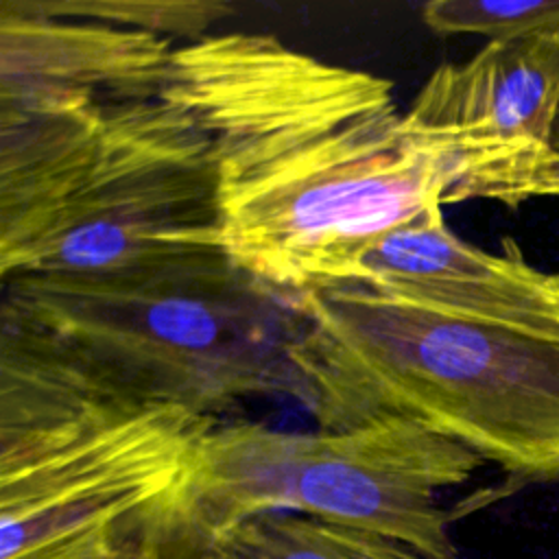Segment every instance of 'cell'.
<instances>
[{"instance_id": "8992f818", "label": "cell", "mask_w": 559, "mask_h": 559, "mask_svg": "<svg viewBox=\"0 0 559 559\" xmlns=\"http://www.w3.org/2000/svg\"><path fill=\"white\" fill-rule=\"evenodd\" d=\"M483 459L413 421L284 432L216 424L166 504L170 528L194 548L260 513H297L373 531L454 559L441 491L463 485Z\"/></svg>"}, {"instance_id": "30bf717a", "label": "cell", "mask_w": 559, "mask_h": 559, "mask_svg": "<svg viewBox=\"0 0 559 559\" xmlns=\"http://www.w3.org/2000/svg\"><path fill=\"white\" fill-rule=\"evenodd\" d=\"M207 550L218 559H428L395 537L282 511L234 524Z\"/></svg>"}, {"instance_id": "9c48e42d", "label": "cell", "mask_w": 559, "mask_h": 559, "mask_svg": "<svg viewBox=\"0 0 559 559\" xmlns=\"http://www.w3.org/2000/svg\"><path fill=\"white\" fill-rule=\"evenodd\" d=\"M175 44L0 2V111L162 94Z\"/></svg>"}, {"instance_id": "5bb4252c", "label": "cell", "mask_w": 559, "mask_h": 559, "mask_svg": "<svg viewBox=\"0 0 559 559\" xmlns=\"http://www.w3.org/2000/svg\"><path fill=\"white\" fill-rule=\"evenodd\" d=\"M168 559H218L210 550H186V548H175Z\"/></svg>"}, {"instance_id": "277c9868", "label": "cell", "mask_w": 559, "mask_h": 559, "mask_svg": "<svg viewBox=\"0 0 559 559\" xmlns=\"http://www.w3.org/2000/svg\"><path fill=\"white\" fill-rule=\"evenodd\" d=\"M216 424L124 395L2 321L0 559H92L138 537Z\"/></svg>"}, {"instance_id": "5b68a950", "label": "cell", "mask_w": 559, "mask_h": 559, "mask_svg": "<svg viewBox=\"0 0 559 559\" xmlns=\"http://www.w3.org/2000/svg\"><path fill=\"white\" fill-rule=\"evenodd\" d=\"M0 314L135 400L216 417L247 397L297 391L295 297L227 253L122 275L9 277Z\"/></svg>"}, {"instance_id": "6da1fadb", "label": "cell", "mask_w": 559, "mask_h": 559, "mask_svg": "<svg viewBox=\"0 0 559 559\" xmlns=\"http://www.w3.org/2000/svg\"><path fill=\"white\" fill-rule=\"evenodd\" d=\"M164 90L210 140L225 253L286 297L358 284L382 236L445 205L378 74L229 33L179 44Z\"/></svg>"}, {"instance_id": "9a60e30c", "label": "cell", "mask_w": 559, "mask_h": 559, "mask_svg": "<svg viewBox=\"0 0 559 559\" xmlns=\"http://www.w3.org/2000/svg\"><path fill=\"white\" fill-rule=\"evenodd\" d=\"M552 146L559 151V111L555 118V127H552Z\"/></svg>"}, {"instance_id": "ba28073f", "label": "cell", "mask_w": 559, "mask_h": 559, "mask_svg": "<svg viewBox=\"0 0 559 559\" xmlns=\"http://www.w3.org/2000/svg\"><path fill=\"white\" fill-rule=\"evenodd\" d=\"M358 286L465 319L559 334V273L533 266L511 238L500 253L461 240L441 207L382 236L362 260Z\"/></svg>"}, {"instance_id": "7c38bea8", "label": "cell", "mask_w": 559, "mask_h": 559, "mask_svg": "<svg viewBox=\"0 0 559 559\" xmlns=\"http://www.w3.org/2000/svg\"><path fill=\"white\" fill-rule=\"evenodd\" d=\"M419 15L437 35H483L487 41L559 33V0H430Z\"/></svg>"}, {"instance_id": "4fadbf2b", "label": "cell", "mask_w": 559, "mask_h": 559, "mask_svg": "<svg viewBox=\"0 0 559 559\" xmlns=\"http://www.w3.org/2000/svg\"><path fill=\"white\" fill-rule=\"evenodd\" d=\"M173 550L175 542L157 526V520H153V524L138 537L129 539L127 544L118 546L107 555L92 559H168Z\"/></svg>"}, {"instance_id": "52a82bcc", "label": "cell", "mask_w": 559, "mask_h": 559, "mask_svg": "<svg viewBox=\"0 0 559 559\" xmlns=\"http://www.w3.org/2000/svg\"><path fill=\"white\" fill-rule=\"evenodd\" d=\"M557 111L559 33H537L441 63L404 109V129L441 159L445 205L487 199L518 210L559 197Z\"/></svg>"}, {"instance_id": "7a4b0ae2", "label": "cell", "mask_w": 559, "mask_h": 559, "mask_svg": "<svg viewBox=\"0 0 559 559\" xmlns=\"http://www.w3.org/2000/svg\"><path fill=\"white\" fill-rule=\"evenodd\" d=\"M225 253L216 166L166 90L0 111V280L122 275Z\"/></svg>"}, {"instance_id": "8fae6325", "label": "cell", "mask_w": 559, "mask_h": 559, "mask_svg": "<svg viewBox=\"0 0 559 559\" xmlns=\"http://www.w3.org/2000/svg\"><path fill=\"white\" fill-rule=\"evenodd\" d=\"M20 9L50 17L111 24L183 44L207 37V31L234 13L216 0H13Z\"/></svg>"}, {"instance_id": "3957f363", "label": "cell", "mask_w": 559, "mask_h": 559, "mask_svg": "<svg viewBox=\"0 0 559 559\" xmlns=\"http://www.w3.org/2000/svg\"><path fill=\"white\" fill-rule=\"evenodd\" d=\"M295 395L321 430L413 421L513 478H559V334L465 319L358 284L295 297Z\"/></svg>"}]
</instances>
